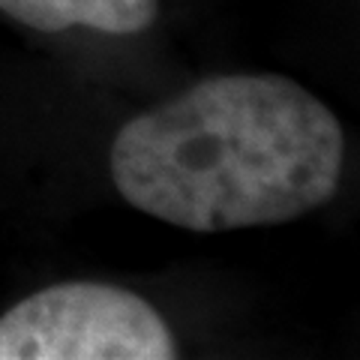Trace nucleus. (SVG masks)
Listing matches in <instances>:
<instances>
[{
	"instance_id": "2",
	"label": "nucleus",
	"mask_w": 360,
	"mask_h": 360,
	"mask_svg": "<svg viewBox=\"0 0 360 360\" xmlns=\"http://www.w3.org/2000/svg\"><path fill=\"white\" fill-rule=\"evenodd\" d=\"M174 336L148 300L103 283H60L0 315V360H168Z\"/></svg>"
},
{
	"instance_id": "1",
	"label": "nucleus",
	"mask_w": 360,
	"mask_h": 360,
	"mask_svg": "<svg viewBox=\"0 0 360 360\" xmlns=\"http://www.w3.org/2000/svg\"><path fill=\"white\" fill-rule=\"evenodd\" d=\"M108 162L135 210L186 231H234L328 205L345 135L333 111L285 75H217L132 117Z\"/></svg>"
},
{
	"instance_id": "3",
	"label": "nucleus",
	"mask_w": 360,
	"mask_h": 360,
	"mask_svg": "<svg viewBox=\"0 0 360 360\" xmlns=\"http://www.w3.org/2000/svg\"><path fill=\"white\" fill-rule=\"evenodd\" d=\"M0 9L42 33H60L75 25L99 33L148 30L156 18V0H0Z\"/></svg>"
}]
</instances>
